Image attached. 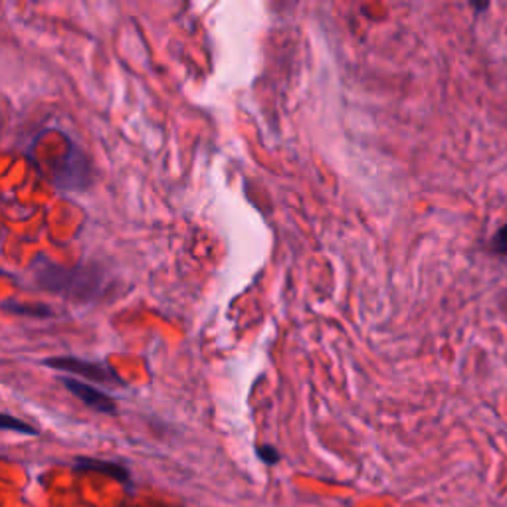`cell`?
<instances>
[{
  "instance_id": "5b68a950",
  "label": "cell",
  "mask_w": 507,
  "mask_h": 507,
  "mask_svg": "<svg viewBox=\"0 0 507 507\" xmlns=\"http://www.w3.org/2000/svg\"><path fill=\"white\" fill-rule=\"evenodd\" d=\"M75 470L83 472H98L103 476H109L113 480H118L119 484L131 485V474L123 464L111 462V460H98V458H78L75 460Z\"/></svg>"
},
{
  "instance_id": "8992f818",
  "label": "cell",
  "mask_w": 507,
  "mask_h": 507,
  "mask_svg": "<svg viewBox=\"0 0 507 507\" xmlns=\"http://www.w3.org/2000/svg\"><path fill=\"white\" fill-rule=\"evenodd\" d=\"M3 310L14 315H28V318H50L52 310L44 303H22V302H13L8 300L3 303Z\"/></svg>"
},
{
  "instance_id": "9c48e42d",
  "label": "cell",
  "mask_w": 507,
  "mask_h": 507,
  "mask_svg": "<svg viewBox=\"0 0 507 507\" xmlns=\"http://www.w3.org/2000/svg\"><path fill=\"white\" fill-rule=\"evenodd\" d=\"M258 456H260L266 464H275L280 460V452H277L274 446H260L258 448Z\"/></svg>"
},
{
  "instance_id": "6da1fadb",
  "label": "cell",
  "mask_w": 507,
  "mask_h": 507,
  "mask_svg": "<svg viewBox=\"0 0 507 507\" xmlns=\"http://www.w3.org/2000/svg\"><path fill=\"white\" fill-rule=\"evenodd\" d=\"M32 270L38 288L64 295L68 300L92 302L100 298L105 288V277L101 270L93 266L64 267L46 260L44 256H38Z\"/></svg>"
},
{
  "instance_id": "52a82bcc",
  "label": "cell",
  "mask_w": 507,
  "mask_h": 507,
  "mask_svg": "<svg viewBox=\"0 0 507 507\" xmlns=\"http://www.w3.org/2000/svg\"><path fill=\"white\" fill-rule=\"evenodd\" d=\"M3 428L4 430H14V433H18V434H28V436L36 434V428L32 424L24 423V420H21V418H14L8 413L3 415Z\"/></svg>"
},
{
  "instance_id": "ba28073f",
  "label": "cell",
  "mask_w": 507,
  "mask_h": 507,
  "mask_svg": "<svg viewBox=\"0 0 507 507\" xmlns=\"http://www.w3.org/2000/svg\"><path fill=\"white\" fill-rule=\"evenodd\" d=\"M492 252L497 256H507V224L502 226L492 238Z\"/></svg>"
},
{
  "instance_id": "7a4b0ae2",
  "label": "cell",
  "mask_w": 507,
  "mask_h": 507,
  "mask_svg": "<svg viewBox=\"0 0 507 507\" xmlns=\"http://www.w3.org/2000/svg\"><path fill=\"white\" fill-rule=\"evenodd\" d=\"M52 183L58 190H82L93 180V167L75 143L68 141V149L52 165Z\"/></svg>"
},
{
  "instance_id": "3957f363",
  "label": "cell",
  "mask_w": 507,
  "mask_h": 507,
  "mask_svg": "<svg viewBox=\"0 0 507 507\" xmlns=\"http://www.w3.org/2000/svg\"><path fill=\"white\" fill-rule=\"evenodd\" d=\"M46 367L72 372V375H78L80 379H88L101 382V385H113V387H126V380H123L118 371L111 365H108L105 361H95V359H83V357H50L44 361Z\"/></svg>"
},
{
  "instance_id": "277c9868",
  "label": "cell",
  "mask_w": 507,
  "mask_h": 507,
  "mask_svg": "<svg viewBox=\"0 0 507 507\" xmlns=\"http://www.w3.org/2000/svg\"><path fill=\"white\" fill-rule=\"evenodd\" d=\"M60 380H62L64 389H68L75 398H80L85 406L95 410V413H101V415L118 413L116 400H113L109 395H105V392L100 390L95 385H88V382L74 379V377H62Z\"/></svg>"
}]
</instances>
